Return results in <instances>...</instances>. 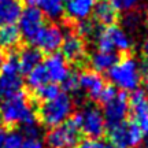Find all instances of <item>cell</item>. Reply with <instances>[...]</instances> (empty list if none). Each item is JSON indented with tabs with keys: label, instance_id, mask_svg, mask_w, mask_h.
<instances>
[{
	"label": "cell",
	"instance_id": "obj_1",
	"mask_svg": "<svg viewBox=\"0 0 148 148\" xmlns=\"http://www.w3.org/2000/svg\"><path fill=\"white\" fill-rule=\"evenodd\" d=\"M0 116L8 126L14 125L22 126L23 123L37 119L29 97L22 90L4 99L3 104L0 106Z\"/></svg>",
	"mask_w": 148,
	"mask_h": 148
},
{
	"label": "cell",
	"instance_id": "obj_2",
	"mask_svg": "<svg viewBox=\"0 0 148 148\" xmlns=\"http://www.w3.org/2000/svg\"><path fill=\"white\" fill-rule=\"evenodd\" d=\"M108 78L123 92L134 90L141 82V69L136 59L129 53H125V56L118 59L108 70Z\"/></svg>",
	"mask_w": 148,
	"mask_h": 148
},
{
	"label": "cell",
	"instance_id": "obj_3",
	"mask_svg": "<svg viewBox=\"0 0 148 148\" xmlns=\"http://www.w3.org/2000/svg\"><path fill=\"white\" fill-rule=\"evenodd\" d=\"M73 112V100L67 93H59L53 99L42 101L38 107V119L48 127L58 126L67 121Z\"/></svg>",
	"mask_w": 148,
	"mask_h": 148
},
{
	"label": "cell",
	"instance_id": "obj_4",
	"mask_svg": "<svg viewBox=\"0 0 148 148\" xmlns=\"http://www.w3.org/2000/svg\"><path fill=\"white\" fill-rule=\"evenodd\" d=\"M95 42L97 49L110 51V52L129 53L133 47V40L122 27L116 25H110L104 29H99L95 37Z\"/></svg>",
	"mask_w": 148,
	"mask_h": 148
},
{
	"label": "cell",
	"instance_id": "obj_5",
	"mask_svg": "<svg viewBox=\"0 0 148 148\" xmlns=\"http://www.w3.org/2000/svg\"><path fill=\"white\" fill-rule=\"evenodd\" d=\"M16 55H8L0 66V97H10L22 90L23 79Z\"/></svg>",
	"mask_w": 148,
	"mask_h": 148
},
{
	"label": "cell",
	"instance_id": "obj_6",
	"mask_svg": "<svg viewBox=\"0 0 148 148\" xmlns=\"http://www.w3.org/2000/svg\"><path fill=\"white\" fill-rule=\"evenodd\" d=\"M73 119L77 122L79 127V132L84 133L85 136L89 138H97L101 137L106 132V121L103 116V111L96 107L95 104H88L84 106V108L78 111Z\"/></svg>",
	"mask_w": 148,
	"mask_h": 148
},
{
	"label": "cell",
	"instance_id": "obj_7",
	"mask_svg": "<svg viewBox=\"0 0 148 148\" xmlns=\"http://www.w3.org/2000/svg\"><path fill=\"white\" fill-rule=\"evenodd\" d=\"M45 141L49 148H75L81 141V132L73 116L49 129L45 136Z\"/></svg>",
	"mask_w": 148,
	"mask_h": 148
},
{
	"label": "cell",
	"instance_id": "obj_8",
	"mask_svg": "<svg viewBox=\"0 0 148 148\" xmlns=\"http://www.w3.org/2000/svg\"><path fill=\"white\" fill-rule=\"evenodd\" d=\"M108 138L111 144L119 148H133L143 141L144 132L134 121H123L119 125L108 127Z\"/></svg>",
	"mask_w": 148,
	"mask_h": 148
},
{
	"label": "cell",
	"instance_id": "obj_9",
	"mask_svg": "<svg viewBox=\"0 0 148 148\" xmlns=\"http://www.w3.org/2000/svg\"><path fill=\"white\" fill-rule=\"evenodd\" d=\"M129 111H130V104H129L127 95L123 90L116 92L112 99L104 103L103 116L106 121V127L108 129V127H112L115 125L122 123L123 121H126Z\"/></svg>",
	"mask_w": 148,
	"mask_h": 148
},
{
	"label": "cell",
	"instance_id": "obj_10",
	"mask_svg": "<svg viewBox=\"0 0 148 148\" xmlns=\"http://www.w3.org/2000/svg\"><path fill=\"white\" fill-rule=\"evenodd\" d=\"M18 22H19L18 29L21 32V36L30 44L36 38L38 32L42 29V26L45 25L44 14L33 5H29L27 8L22 10L21 15L18 18Z\"/></svg>",
	"mask_w": 148,
	"mask_h": 148
},
{
	"label": "cell",
	"instance_id": "obj_11",
	"mask_svg": "<svg viewBox=\"0 0 148 148\" xmlns=\"http://www.w3.org/2000/svg\"><path fill=\"white\" fill-rule=\"evenodd\" d=\"M63 37V32L58 25H55V23L44 25L42 29L36 36V38L33 40L32 45L36 47L37 49H40L41 52L53 53L60 48Z\"/></svg>",
	"mask_w": 148,
	"mask_h": 148
},
{
	"label": "cell",
	"instance_id": "obj_12",
	"mask_svg": "<svg viewBox=\"0 0 148 148\" xmlns=\"http://www.w3.org/2000/svg\"><path fill=\"white\" fill-rule=\"evenodd\" d=\"M60 49H62V56L67 60V63L81 64L86 59L85 40L75 32H70L63 37Z\"/></svg>",
	"mask_w": 148,
	"mask_h": 148
},
{
	"label": "cell",
	"instance_id": "obj_13",
	"mask_svg": "<svg viewBox=\"0 0 148 148\" xmlns=\"http://www.w3.org/2000/svg\"><path fill=\"white\" fill-rule=\"evenodd\" d=\"M134 122L141 127L144 133L148 132V96L145 90L134 89L129 99Z\"/></svg>",
	"mask_w": 148,
	"mask_h": 148
},
{
	"label": "cell",
	"instance_id": "obj_14",
	"mask_svg": "<svg viewBox=\"0 0 148 148\" xmlns=\"http://www.w3.org/2000/svg\"><path fill=\"white\" fill-rule=\"evenodd\" d=\"M78 85L81 89L85 90V93L90 99L99 100L103 89L106 88L104 78L95 70H84L78 74Z\"/></svg>",
	"mask_w": 148,
	"mask_h": 148
},
{
	"label": "cell",
	"instance_id": "obj_15",
	"mask_svg": "<svg viewBox=\"0 0 148 148\" xmlns=\"http://www.w3.org/2000/svg\"><path fill=\"white\" fill-rule=\"evenodd\" d=\"M42 64L45 67V71L48 74L49 81H52L53 84L63 82L66 77L70 74L69 63L62 56V53H55V52L51 53Z\"/></svg>",
	"mask_w": 148,
	"mask_h": 148
},
{
	"label": "cell",
	"instance_id": "obj_16",
	"mask_svg": "<svg viewBox=\"0 0 148 148\" xmlns=\"http://www.w3.org/2000/svg\"><path fill=\"white\" fill-rule=\"evenodd\" d=\"M92 14H93V21L101 26L115 25V22L118 21V10L112 5L111 1L107 0H100L99 3H95Z\"/></svg>",
	"mask_w": 148,
	"mask_h": 148
},
{
	"label": "cell",
	"instance_id": "obj_17",
	"mask_svg": "<svg viewBox=\"0 0 148 148\" xmlns=\"http://www.w3.org/2000/svg\"><path fill=\"white\" fill-rule=\"evenodd\" d=\"M96 0H67L64 10L70 21H82L92 14Z\"/></svg>",
	"mask_w": 148,
	"mask_h": 148
},
{
	"label": "cell",
	"instance_id": "obj_18",
	"mask_svg": "<svg viewBox=\"0 0 148 148\" xmlns=\"http://www.w3.org/2000/svg\"><path fill=\"white\" fill-rule=\"evenodd\" d=\"M21 12L22 4L19 0H0V27L15 23Z\"/></svg>",
	"mask_w": 148,
	"mask_h": 148
},
{
	"label": "cell",
	"instance_id": "obj_19",
	"mask_svg": "<svg viewBox=\"0 0 148 148\" xmlns=\"http://www.w3.org/2000/svg\"><path fill=\"white\" fill-rule=\"evenodd\" d=\"M27 4L41 11L49 19H58L63 15L64 0H26Z\"/></svg>",
	"mask_w": 148,
	"mask_h": 148
},
{
	"label": "cell",
	"instance_id": "obj_20",
	"mask_svg": "<svg viewBox=\"0 0 148 148\" xmlns=\"http://www.w3.org/2000/svg\"><path fill=\"white\" fill-rule=\"evenodd\" d=\"M116 60H118V56L115 55V52L100 51V49H97L96 52H93L89 58L92 70H95V71H97V73L108 71Z\"/></svg>",
	"mask_w": 148,
	"mask_h": 148
},
{
	"label": "cell",
	"instance_id": "obj_21",
	"mask_svg": "<svg viewBox=\"0 0 148 148\" xmlns=\"http://www.w3.org/2000/svg\"><path fill=\"white\" fill-rule=\"evenodd\" d=\"M16 56H18L21 71H23V73H29L37 64L41 63V51L37 49L36 47L23 48L19 52V55H16Z\"/></svg>",
	"mask_w": 148,
	"mask_h": 148
},
{
	"label": "cell",
	"instance_id": "obj_22",
	"mask_svg": "<svg viewBox=\"0 0 148 148\" xmlns=\"http://www.w3.org/2000/svg\"><path fill=\"white\" fill-rule=\"evenodd\" d=\"M21 38V32L14 23L0 27V47L11 49L19 44Z\"/></svg>",
	"mask_w": 148,
	"mask_h": 148
},
{
	"label": "cell",
	"instance_id": "obj_23",
	"mask_svg": "<svg viewBox=\"0 0 148 148\" xmlns=\"http://www.w3.org/2000/svg\"><path fill=\"white\" fill-rule=\"evenodd\" d=\"M26 82H27V86L33 90L38 89V88H41L42 85H45L49 82V78H48V74H47V71H45L44 64L42 63L37 64L34 69H32L27 73Z\"/></svg>",
	"mask_w": 148,
	"mask_h": 148
},
{
	"label": "cell",
	"instance_id": "obj_24",
	"mask_svg": "<svg viewBox=\"0 0 148 148\" xmlns=\"http://www.w3.org/2000/svg\"><path fill=\"white\" fill-rule=\"evenodd\" d=\"M60 93V90H59L58 85L56 84H45L42 85L41 88H38V89L34 90V95H36V99L40 101H47V100H51L53 99L56 95Z\"/></svg>",
	"mask_w": 148,
	"mask_h": 148
},
{
	"label": "cell",
	"instance_id": "obj_25",
	"mask_svg": "<svg viewBox=\"0 0 148 148\" xmlns=\"http://www.w3.org/2000/svg\"><path fill=\"white\" fill-rule=\"evenodd\" d=\"M23 145V136L19 132H10L7 133L5 141L3 148H22Z\"/></svg>",
	"mask_w": 148,
	"mask_h": 148
},
{
	"label": "cell",
	"instance_id": "obj_26",
	"mask_svg": "<svg viewBox=\"0 0 148 148\" xmlns=\"http://www.w3.org/2000/svg\"><path fill=\"white\" fill-rule=\"evenodd\" d=\"M22 130V136H26L27 138H37L38 134H40V126H38V122L37 119L34 121H30L27 123H23L21 126Z\"/></svg>",
	"mask_w": 148,
	"mask_h": 148
},
{
	"label": "cell",
	"instance_id": "obj_27",
	"mask_svg": "<svg viewBox=\"0 0 148 148\" xmlns=\"http://www.w3.org/2000/svg\"><path fill=\"white\" fill-rule=\"evenodd\" d=\"M62 84H63V88H64L66 92H73V93L74 92H78V89H79L78 75H77L75 73H70Z\"/></svg>",
	"mask_w": 148,
	"mask_h": 148
},
{
	"label": "cell",
	"instance_id": "obj_28",
	"mask_svg": "<svg viewBox=\"0 0 148 148\" xmlns=\"http://www.w3.org/2000/svg\"><path fill=\"white\" fill-rule=\"evenodd\" d=\"M141 0H111L112 5L119 11H130L140 3Z\"/></svg>",
	"mask_w": 148,
	"mask_h": 148
},
{
	"label": "cell",
	"instance_id": "obj_29",
	"mask_svg": "<svg viewBox=\"0 0 148 148\" xmlns=\"http://www.w3.org/2000/svg\"><path fill=\"white\" fill-rule=\"evenodd\" d=\"M123 25L130 32L136 30V27L140 25V15H138V12H129V14H126L125 18H123Z\"/></svg>",
	"mask_w": 148,
	"mask_h": 148
},
{
	"label": "cell",
	"instance_id": "obj_30",
	"mask_svg": "<svg viewBox=\"0 0 148 148\" xmlns=\"http://www.w3.org/2000/svg\"><path fill=\"white\" fill-rule=\"evenodd\" d=\"M101 147H103V144L100 141H97L96 138H88V140H84V141H79L75 148H101Z\"/></svg>",
	"mask_w": 148,
	"mask_h": 148
},
{
	"label": "cell",
	"instance_id": "obj_31",
	"mask_svg": "<svg viewBox=\"0 0 148 148\" xmlns=\"http://www.w3.org/2000/svg\"><path fill=\"white\" fill-rule=\"evenodd\" d=\"M22 148H44V144L38 138H27L23 141Z\"/></svg>",
	"mask_w": 148,
	"mask_h": 148
},
{
	"label": "cell",
	"instance_id": "obj_32",
	"mask_svg": "<svg viewBox=\"0 0 148 148\" xmlns=\"http://www.w3.org/2000/svg\"><path fill=\"white\" fill-rule=\"evenodd\" d=\"M141 53H143L144 62H145L144 66H148V37H145V40L141 44Z\"/></svg>",
	"mask_w": 148,
	"mask_h": 148
},
{
	"label": "cell",
	"instance_id": "obj_33",
	"mask_svg": "<svg viewBox=\"0 0 148 148\" xmlns=\"http://www.w3.org/2000/svg\"><path fill=\"white\" fill-rule=\"evenodd\" d=\"M5 137H7V130H5L3 126H0V148H3V144L5 141Z\"/></svg>",
	"mask_w": 148,
	"mask_h": 148
},
{
	"label": "cell",
	"instance_id": "obj_34",
	"mask_svg": "<svg viewBox=\"0 0 148 148\" xmlns=\"http://www.w3.org/2000/svg\"><path fill=\"white\" fill-rule=\"evenodd\" d=\"M144 85H145V93H148V66H144Z\"/></svg>",
	"mask_w": 148,
	"mask_h": 148
},
{
	"label": "cell",
	"instance_id": "obj_35",
	"mask_svg": "<svg viewBox=\"0 0 148 148\" xmlns=\"http://www.w3.org/2000/svg\"><path fill=\"white\" fill-rule=\"evenodd\" d=\"M101 148H119V147H116L114 144H106V145H103Z\"/></svg>",
	"mask_w": 148,
	"mask_h": 148
},
{
	"label": "cell",
	"instance_id": "obj_36",
	"mask_svg": "<svg viewBox=\"0 0 148 148\" xmlns=\"http://www.w3.org/2000/svg\"><path fill=\"white\" fill-rule=\"evenodd\" d=\"M144 147L148 148V132H147V137H145V140H144Z\"/></svg>",
	"mask_w": 148,
	"mask_h": 148
},
{
	"label": "cell",
	"instance_id": "obj_37",
	"mask_svg": "<svg viewBox=\"0 0 148 148\" xmlns=\"http://www.w3.org/2000/svg\"><path fill=\"white\" fill-rule=\"evenodd\" d=\"M3 60H4V56H3V53L0 52V66H1V63H3Z\"/></svg>",
	"mask_w": 148,
	"mask_h": 148
},
{
	"label": "cell",
	"instance_id": "obj_38",
	"mask_svg": "<svg viewBox=\"0 0 148 148\" xmlns=\"http://www.w3.org/2000/svg\"><path fill=\"white\" fill-rule=\"evenodd\" d=\"M145 23H147V26H148V12H147V16H145Z\"/></svg>",
	"mask_w": 148,
	"mask_h": 148
}]
</instances>
